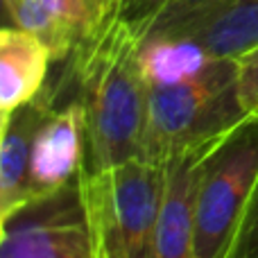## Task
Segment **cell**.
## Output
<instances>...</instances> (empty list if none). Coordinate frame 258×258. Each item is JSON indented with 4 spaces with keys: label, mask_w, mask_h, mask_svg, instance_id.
<instances>
[{
    "label": "cell",
    "mask_w": 258,
    "mask_h": 258,
    "mask_svg": "<svg viewBox=\"0 0 258 258\" xmlns=\"http://www.w3.org/2000/svg\"><path fill=\"white\" fill-rule=\"evenodd\" d=\"M143 41L127 7L118 5L63 59L68 95L82 109L89 174L141 156L150 93Z\"/></svg>",
    "instance_id": "cell-1"
},
{
    "label": "cell",
    "mask_w": 258,
    "mask_h": 258,
    "mask_svg": "<svg viewBox=\"0 0 258 258\" xmlns=\"http://www.w3.org/2000/svg\"><path fill=\"white\" fill-rule=\"evenodd\" d=\"M147 84L141 159L154 163L213 145L249 118L238 98L236 59L204 57L181 75Z\"/></svg>",
    "instance_id": "cell-2"
},
{
    "label": "cell",
    "mask_w": 258,
    "mask_h": 258,
    "mask_svg": "<svg viewBox=\"0 0 258 258\" xmlns=\"http://www.w3.org/2000/svg\"><path fill=\"white\" fill-rule=\"evenodd\" d=\"M258 181V113L220 138L200 168L195 195V254L224 258Z\"/></svg>",
    "instance_id": "cell-3"
},
{
    "label": "cell",
    "mask_w": 258,
    "mask_h": 258,
    "mask_svg": "<svg viewBox=\"0 0 258 258\" xmlns=\"http://www.w3.org/2000/svg\"><path fill=\"white\" fill-rule=\"evenodd\" d=\"M0 258H95V231L82 170L3 215Z\"/></svg>",
    "instance_id": "cell-4"
},
{
    "label": "cell",
    "mask_w": 258,
    "mask_h": 258,
    "mask_svg": "<svg viewBox=\"0 0 258 258\" xmlns=\"http://www.w3.org/2000/svg\"><path fill=\"white\" fill-rule=\"evenodd\" d=\"M168 183V163L129 159L98 174L86 172L91 200L118 229L129 258H150Z\"/></svg>",
    "instance_id": "cell-5"
},
{
    "label": "cell",
    "mask_w": 258,
    "mask_h": 258,
    "mask_svg": "<svg viewBox=\"0 0 258 258\" xmlns=\"http://www.w3.org/2000/svg\"><path fill=\"white\" fill-rule=\"evenodd\" d=\"M68 100L61 73L57 80H45V86L27 104L14 109L0 141V218L32 197L30 156L32 143L41 122L57 104Z\"/></svg>",
    "instance_id": "cell-6"
},
{
    "label": "cell",
    "mask_w": 258,
    "mask_h": 258,
    "mask_svg": "<svg viewBox=\"0 0 258 258\" xmlns=\"http://www.w3.org/2000/svg\"><path fill=\"white\" fill-rule=\"evenodd\" d=\"M84 165V120L73 98L48 113L32 143L30 190L32 197L71 181Z\"/></svg>",
    "instance_id": "cell-7"
},
{
    "label": "cell",
    "mask_w": 258,
    "mask_h": 258,
    "mask_svg": "<svg viewBox=\"0 0 258 258\" xmlns=\"http://www.w3.org/2000/svg\"><path fill=\"white\" fill-rule=\"evenodd\" d=\"M213 145L197 147L168 161L165 197L156 222L150 258H197L192 211H195L202 161Z\"/></svg>",
    "instance_id": "cell-8"
},
{
    "label": "cell",
    "mask_w": 258,
    "mask_h": 258,
    "mask_svg": "<svg viewBox=\"0 0 258 258\" xmlns=\"http://www.w3.org/2000/svg\"><path fill=\"white\" fill-rule=\"evenodd\" d=\"M156 39L188 41L206 57L236 59L258 45V0H227Z\"/></svg>",
    "instance_id": "cell-9"
},
{
    "label": "cell",
    "mask_w": 258,
    "mask_h": 258,
    "mask_svg": "<svg viewBox=\"0 0 258 258\" xmlns=\"http://www.w3.org/2000/svg\"><path fill=\"white\" fill-rule=\"evenodd\" d=\"M18 30L36 36L52 61H63L89 32L84 0H9Z\"/></svg>",
    "instance_id": "cell-10"
},
{
    "label": "cell",
    "mask_w": 258,
    "mask_h": 258,
    "mask_svg": "<svg viewBox=\"0 0 258 258\" xmlns=\"http://www.w3.org/2000/svg\"><path fill=\"white\" fill-rule=\"evenodd\" d=\"M52 57L36 36L12 27L0 30V109L27 104L45 86Z\"/></svg>",
    "instance_id": "cell-11"
},
{
    "label": "cell",
    "mask_w": 258,
    "mask_h": 258,
    "mask_svg": "<svg viewBox=\"0 0 258 258\" xmlns=\"http://www.w3.org/2000/svg\"><path fill=\"white\" fill-rule=\"evenodd\" d=\"M227 0H154L147 9L132 16L143 39H156L200 18Z\"/></svg>",
    "instance_id": "cell-12"
},
{
    "label": "cell",
    "mask_w": 258,
    "mask_h": 258,
    "mask_svg": "<svg viewBox=\"0 0 258 258\" xmlns=\"http://www.w3.org/2000/svg\"><path fill=\"white\" fill-rule=\"evenodd\" d=\"M224 258H258V181Z\"/></svg>",
    "instance_id": "cell-13"
},
{
    "label": "cell",
    "mask_w": 258,
    "mask_h": 258,
    "mask_svg": "<svg viewBox=\"0 0 258 258\" xmlns=\"http://www.w3.org/2000/svg\"><path fill=\"white\" fill-rule=\"evenodd\" d=\"M86 195H89V188H86ZM89 206H91V218H93V231H95V258H129L118 229L95 206L91 195H89Z\"/></svg>",
    "instance_id": "cell-14"
},
{
    "label": "cell",
    "mask_w": 258,
    "mask_h": 258,
    "mask_svg": "<svg viewBox=\"0 0 258 258\" xmlns=\"http://www.w3.org/2000/svg\"><path fill=\"white\" fill-rule=\"evenodd\" d=\"M238 63V98L247 116L258 113V45L236 57Z\"/></svg>",
    "instance_id": "cell-15"
},
{
    "label": "cell",
    "mask_w": 258,
    "mask_h": 258,
    "mask_svg": "<svg viewBox=\"0 0 258 258\" xmlns=\"http://www.w3.org/2000/svg\"><path fill=\"white\" fill-rule=\"evenodd\" d=\"M86 12H89V30H93L113 7H118L116 0H84Z\"/></svg>",
    "instance_id": "cell-16"
},
{
    "label": "cell",
    "mask_w": 258,
    "mask_h": 258,
    "mask_svg": "<svg viewBox=\"0 0 258 258\" xmlns=\"http://www.w3.org/2000/svg\"><path fill=\"white\" fill-rule=\"evenodd\" d=\"M12 27H16L12 5H9V0H0V30H12Z\"/></svg>",
    "instance_id": "cell-17"
},
{
    "label": "cell",
    "mask_w": 258,
    "mask_h": 258,
    "mask_svg": "<svg viewBox=\"0 0 258 258\" xmlns=\"http://www.w3.org/2000/svg\"><path fill=\"white\" fill-rule=\"evenodd\" d=\"M9 116H12V111H5V109H0V141H3V134H5V129H7Z\"/></svg>",
    "instance_id": "cell-18"
},
{
    "label": "cell",
    "mask_w": 258,
    "mask_h": 258,
    "mask_svg": "<svg viewBox=\"0 0 258 258\" xmlns=\"http://www.w3.org/2000/svg\"><path fill=\"white\" fill-rule=\"evenodd\" d=\"M152 3H154V0H152ZM152 3H150V5H152ZM150 5H147V7H150ZM147 7H145V9H147ZM138 14H141V12H138ZM134 16H136V14H134Z\"/></svg>",
    "instance_id": "cell-19"
},
{
    "label": "cell",
    "mask_w": 258,
    "mask_h": 258,
    "mask_svg": "<svg viewBox=\"0 0 258 258\" xmlns=\"http://www.w3.org/2000/svg\"><path fill=\"white\" fill-rule=\"evenodd\" d=\"M0 227H3V218H0Z\"/></svg>",
    "instance_id": "cell-20"
}]
</instances>
